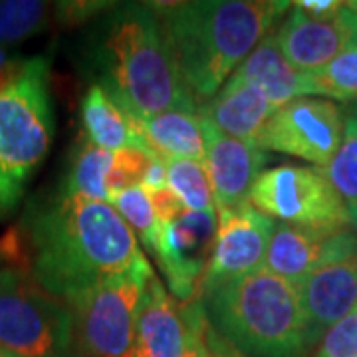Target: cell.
<instances>
[{"label":"cell","mask_w":357,"mask_h":357,"mask_svg":"<svg viewBox=\"0 0 357 357\" xmlns=\"http://www.w3.org/2000/svg\"><path fill=\"white\" fill-rule=\"evenodd\" d=\"M100 60L102 86L131 121L175 109L199 112L151 4H128L109 16Z\"/></svg>","instance_id":"cell-3"},{"label":"cell","mask_w":357,"mask_h":357,"mask_svg":"<svg viewBox=\"0 0 357 357\" xmlns=\"http://www.w3.org/2000/svg\"><path fill=\"white\" fill-rule=\"evenodd\" d=\"M345 204L351 229H357V117L345 114L344 139L332 161L319 169Z\"/></svg>","instance_id":"cell-22"},{"label":"cell","mask_w":357,"mask_h":357,"mask_svg":"<svg viewBox=\"0 0 357 357\" xmlns=\"http://www.w3.org/2000/svg\"><path fill=\"white\" fill-rule=\"evenodd\" d=\"M52 139L48 64L44 58L24 60L20 72L0 88V218L20 203Z\"/></svg>","instance_id":"cell-5"},{"label":"cell","mask_w":357,"mask_h":357,"mask_svg":"<svg viewBox=\"0 0 357 357\" xmlns=\"http://www.w3.org/2000/svg\"><path fill=\"white\" fill-rule=\"evenodd\" d=\"M217 215L218 229L213 256L204 270L199 298L264 268L268 244L276 227L274 218L260 213L250 203Z\"/></svg>","instance_id":"cell-10"},{"label":"cell","mask_w":357,"mask_h":357,"mask_svg":"<svg viewBox=\"0 0 357 357\" xmlns=\"http://www.w3.org/2000/svg\"><path fill=\"white\" fill-rule=\"evenodd\" d=\"M167 167V187L177 195L187 211L208 213L217 211L211 178L203 161L191 159H169Z\"/></svg>","instance_id":"cell-23"},{"label":"cell","mask_w":357,"mask_h":357,"mask_svg":"<svg viewBox=\"0 0 357 357\" xmlns=\"http://www.w3.org/2000/svg\"><path fill=\"white\" fill-rule=\"evenodd\" d=\"M310 345L357 310V255L319 266L298 286Z\"/></svg>","instance_id":"cell-15"},{"label":"cell","mask_w":357,"mask_h":357,"mask_svg":"<svg viewBox=\"0 0 357 357\" xmlns=\"http://www.w3.org/2000/svg\"><path fill=\"white\" fill-rule=\"evenodd\" d=\"M282 0H191L151 4L165 28L178 72L197 107L218 93L227 77L290 8Z\"/></svg>","instance_id":"cell-2"},{"label":"cell","mask_w":357,"mask_h":357,"mask_svg":"<svg viewBox=\"0 0 357 357\" xmlns=\"http://www.w3.org/2000/svg\"><path fill=\"white\" fill-rule=\"evenodd\" d=\"M274 38L284 58L302 74L316 72L335 56L357 44V13L345 8L330 20H312L298 8L274 30Z\"/></svg>","instance_id":"cell-12"},{"label":"cell","mask_w":357,"mask_h":357,"mask_svg":"<svg viewBox=\"0 0 357 357\" xmlns=\"http://www.w3.org/2000/svg\"><path fill=\"white\" fill-rule=\"evenodd\" d=\"M126 357H133V354H129V356H126Z\"/></svg>","instance_id":"cell-38"},{"label":"cell","mask_w":357,"mask_h":357,"mask_svg":"<svg viewBox=\"0 0 357 357\" xmlns=\"http://www.w3.org/2000/svg\"><path fill=\"white\" fill-rule=\"evenodd\" d=\"M153 268L143 258L135 268L66 302L72 312V356L126 357L133 354L141 298Z\"/></svg>","instance_id":"cell-7"},{"label":"cell","mask_w":357,"mask_h":357,"mask_svg":"<svg viewBox=\"0 0 357 357\" xmlns=\"http://www.w3.org/2000/svg\"><path fill=\"white\" fill-rule=\"evenodd\" d=\"M115 211L129 225V229L139 234L141 243L149 252H157L159 244V220L155 215L151 197L143 187H133L128 191H121L112 199Z\"/></svg>","instance_id":"cell-26"},{"label":"cell","mask_w":357,"mask_h":357,"mask_svg":"<svg viewBox=\"0 0 357 357\" xmlns=\"http://www.w3.org/2000/svg\"><path fill=\"white\" fill-rule=\"evenodd\" d=\"M218 229L217 211H185L171 222L159 225L155 258L169 288L181 302L199 298L204 270L211 262Z\"/></svg>","instance_id":"cell-11"},{"label":"cell","mask_w":357,"mask_h":357,"mask_svg":"<svg viewBox=\"0 0 357 357\" xmlns=\"http://www.w3.org/2000/svg\"><path fill=\"white\" fill-rule=\"evenodd\" d=\"M206 326H208V319L204 316L201 300L197 298L195 300V332H192L191 344L183 357H213L208 345H206Z\"/></svg>","instance_id":"cell-31"},{"label":"cell","mask_w":357,"mask_h":357,"mask_svg":"<svg viewBox=\"0 0 357 357\" xmlns=\"http://www.w3.org/2000/svg\"><path fill=\"white\" fill-rule=\"evenodd\" d=\"M153 157L155 155L147 153L143 149H135V147L115 151L114 163L107 175V183H105L109 197L114 199L117 192L139 187Z\"/></svg>","instance_id":"cell-27"},{"label":"cell","mask_w":357,"mask_h":357,"mask_svg":"<svg viewBox=\"0 0 357 357\" xmlns=\"http://www.w3.org/2000/svg\"><path fill=\"white\" fill-rule=\"evenodd\" d=\"M0 347L22 357L72 356L70 307L26 268H0Z\"/></svg>","instance_id":"cell-6"},{"label":"cell","mask_w":357,"mask_h":357,"mask_svg":"<svg viewBox=\"0 0 357 357\" xmlns=\"http://www.w3.org/2000/svg\"><path fill=\"white\" fill-rule=\"evenodd\" d=\"M149 197H151V204H153L155 215H157L159 225L171 222V220H175L178 215H183V213L187 211V208L183 206V203L177 199V195L171 191L169 187L149 192Z\"/></svg>","instance_id":"cell-29"},{"label":"cell","mask_w":357,"mask_h":357,"mask_svg":"<svg viewBox=\"0 0 357 357\" xmlns=\"http://www.w3.org/2000/svg\"><path fill=\"white\" fill-rule=\"evenodd\" d=\"M0 357H22V356H16V354H13V351H6V349H2V347H0Z\"/></svg>","instance_id":"cell-35"},{"label":"cell","mask_w":357,"mask_h":357,"mask_svg":"<svg viewBox=\"0 0 357 357\" xmlns=\"http://www.w3.org/2000/svg\"><path fill=\"white\" fill-rule=\"evenodd\" d=\"M314 357H357V310L324 333Z\"/></svg>","instance_id":"cell-28"},{"label":"cell","mask_w":357,"mask_h":357,"mask_svg":"<svg viewBox=\"0 0 357 357\" xmlns=\"http://www.w3.org/2000/svg\"><path fill=\"white\" fill-rule=\"evenodd\" d=\"M100 6H107L105 2H64L58 4L56 13L64 16L68 22H77L86 16H91L96 10H100Z\"/></svg>","instance_id":"cell-32"},{"label":"cell","mask_w":357,"mask_h":357,"mask_svg":"<svg viewBox=\"0 0 357 357\" xmlns=\"http://www.w3.org/2000/svg\"><path fill=\"white\" fill-rule=\"evenodd\" d=\"M203 121L204 167L211 178L217 213L248 203L252 185L260 177L268 157L256 143L230 137L211 121Z\"/></svg>","instance_id":"cell-13"},{"label":"cell","mask_w":357,"mask_h":357,"mask_svg":"<svg viewBox=\"0 0 357 357\" xmlns=\"http://www.w3.org/2000/svg\"><path fill=\"white\" fill-rule=\"evenodd\" d=\"M312 96L332 102H357V44L335 56L332 62L310 72Z\"/></svg>","instance_id":"cell-24"},{"label":"cell","mask_w":357,"mask_h":357,"mask_svg":"<svg viewBox=\"0 0 357 357\" xmlns=\"http://www.w3.org/2000/svg\"><path fill=\"white\" fill-rule=\"evenodd\" d=\"M230 77L246 82L258 88L274 109L292 102L296 98L312 96L310 76L298 72L284 58V54L276 44L274 32L258 42L250 56L234 70Z\"/></svg>","instance_id":"cell-17"},{"label":"cell","mask_w":357,"mask_h":357,"mask_svg":"<svg viewBox=\"0 0 357 357\" xmlns=\"http://www.w3.org/2000/svg\"><path fill=\"white\" fill-rule=\"evenodd\" d=\"M345 4L347 2H342V0H298V2H292L294 8H298L300 13L307 18H312V20L335 18L344 10Z\"/></svg>","instance_id":"cell-30"},{"label":"cell","mask_w":357,"mask_h":357,"mask_svg":"<svg viewBox=\"0 0 357 357\" xmlns=\"http://www.w3.org/2000/svg\"><path fill=\"white\" fill-rule=\"evenodd\" d=\"M82 121L88 141L105 151H121L128 147H135L151 153L123 107L115 102L102 84H93L88 89L82 102Z\"/></svg>","instance_id":"cell-19"},{"label":"cell","mask_w":357,"mask_h":357,"mask_svg":"<svg viewBox=\"0 0 357 357\" xmlns=\"http://www.w3.org/2000/svg\"><path fill=\"white\" fill-rule=\"evenodd\" d=\"M52 4L42 0H0V44H16L42 32Z\"/></svg>","instance_id":"cell-25"},{"label":"cell","mask_w":357,"mask_h":357,"mask_svg":"<svg viewBox=\"0 0 357 357\" xmlns=\"http://www.w3.org/2000/svg\"><path fill=\"white\" fill-rule=\"evenodd\" d=\"M141 187L147 192L159 191V189H165L167 187V167L163 159L159 157H153L151 159V165L145 173V178L141 183Z\"/></svg>","instance_id":"cell-33"},{"label":"cell","mask_w":357,"mask_h":357,"mask_svg":"<svg viewBox=\"0 0 357 357\" xmlns=\"http://www.w3.org/2000/svg\"><path fill=\"white\" fill-rule=\"evenodd\" d=\"M28 244L30 274L64 302L145 258L114 204L66 192L32 213Z\"/></svg>","instance_id":"cell-1"},{"label":"cell","mask_w":357,"mask_h":357,"mask_svg":"<svg viewBox=\"0 0 357 357\" xmlns=\"http://www.w3.org/2000/svg\"><path fill=\"white\" fill-rule=\"evenodd\" d=\"M344 109L326 98H296L268 119L256 145L264 151L300 157L321 169L344 139Z\"/></svg>","instance_id":"cell-9"},{"label":"cell","mask_w":357,"mask_h":357,"mask_svg":"<svg viewBox=\"0 0 357 357\" xmlns=\"http://www.w3.org/2000/svg\"><path fill=\"white\" fill-rule=\"evenodd\" d=\"M349 6H351V8L357 13V2H349Z\"/></svg>","instance_id":"cell-37"},{"label":"cell","mask_w":357,"mask_h":357,"mask_svg":"<svg viewBox=\"0 0 357 357\" xmlns=\"http://www.w3.org/2000/svg\"><path fill=\"white\" fill-rule=\"evenodd\" d=\"M266 96L255 86L229 77L218 93L199 107V115L230 137L256 143L268 119L274 115Z\"/></svg>","instance_id":"cell-16"},{"label":"cell","mask_w":357,"mask_h":357,"mask_svg":"<svg viewBox=\"0 0 357 357\" xmlns=\"http://www.w3.org/2000/svg\"><path fill=\"white\" fill-rule=\"evenodd\" d=\"M195 332V300L178 306L157 276H151L141 298L133 357H183Z\"/></svg>","instance_id":"cell-14"},{"label":"cell","mask_w":357,"mask_h":357,"mask_svg":"<svg viewBox=\"0 0 357 357\" xmlns=\"http://www.w3.org/2000/svg\"><path fill=\"white\" fill-rule=\"evenodd\" d=\"M326 238L328 236L316 234L312 230L276 222L268 244L264 268L298 286L321 266Z\"/></svg>","instance_id":"cell-20"},{"label":"cell","mask_w":357,"mask_h":357,"mask_svg":"<svg viewBox=\"0 0 357 357\" xmlns=\"http://www.w3.org/2000/svg\"><path fill=\"white\" fill-rule=\"evenodd\" d=\"M347 112L349 114H354L357 117V102L356 103H349V107H347Z\"/></svg>","instance_id":"cell-36"},{"label":"cell","mask_w":357,"mask_h":357,"mask_svg":"<svg viewBox=\"0 0 357 357\" xmlns=\"http://www.w3.org/2000/svg\"><path fill=\"white\" fill-rule=\"evenodd\" d=\"M147 149L163 159L204 161V133L199 112H165L131 121Z\"/></svg>","instance_id":"cell-18"},{"label":"cell","mask_w":357,"mask_h":357,"mask_svg":"<svg viewBox=\"0 0 357 357\" xmlns=\"http://www.w3.org/2000/svg\"><path fill=\"white\" fill-rule=\"evenodd\" d=\"M248 203L270 218L321 236L351 229L345 204L318 167L284 163L262 171Z\"/></svg>","instance_id":"cell-8"},{"label":"cell","mask_w":357,"mask_h":357,"mask_svg":"<svg viewBox=\"0 0 357 357\" xmlns=\"http://www.w3.org/2000/svg\"><path fill=\"white\" fill-rule=\"evenodd\" d=\"M206 345H208L213 357H246L234 345L229 344L222 335H218L211 324L206 326Z\"/></svg>","instance_id":"cell-34"},{"label":"cell","mask_w":357,"mask_h":357,"mask_svg":"<svg viewBox=\"0 0 357 357\" xmlns=\"http://www.w3.org/2000/svg\"><path fill=\"white\" fill-rule=\"evenodd\" d=\"M114 153L115 151H105L88 139L82 141L79 149L74 155L62 192L112 203L105 183L114 163Z\"/></svg>","instance_id":"cell-21"},{"label":"cell","mask_w":357,"mask_h":357,"mask_svg":"<svg viewBox=\"0 0 357 357\" xmlns=\"http://www.w3.org/2000/svg\"><path fill=\"white\" fill-rule=\"evenodd\" d=\"M199 300L215 332L246 357H306L312 347L298 288L266 268Z\"/></svg>","instance_id":"cell-4"}]
</instances>
